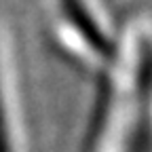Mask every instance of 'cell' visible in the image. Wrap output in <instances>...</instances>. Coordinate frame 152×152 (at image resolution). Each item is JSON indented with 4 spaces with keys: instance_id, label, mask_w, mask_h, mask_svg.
I'll use <instances>...</instances> for the list:
<instances>
[{
    "instance_id": "6da1fadb",
    "label": "cell",
    "mask_w": 152,
    "mask_h": 152,
    "mask_svg": "<svg viewBox=\"0 0 152 152\" xmlns=\"http://www.w3.org/2000/svg\"><path fill=\"white\" fill-rule=\"evenodd\" d=\"M59 2H61V7L66 11L68 19L72 21V26L85 36V40L97 53L110 55L112 53V45L108 42V38L104 36L99 26L95 23L93 15L89 13V9H87V4L83 2V0H59Z\"/></svg>"
},
{
    "instance_id": "7a4b0ae2",
    "label": "cell",
    "mask_w": 152,
    "mask_h": 152,
    "mask_svg": "<svg viewBox=\"0 0 152 152\" xmlns=\"http://www.w3.org/2000/svg\"><path fill=\"white\" fill-rule=\"evenodd\" d=\"M0 152H11L9 133H7V123H4V114H2V104H0Z\"/></svg>"
}]
</instances>
